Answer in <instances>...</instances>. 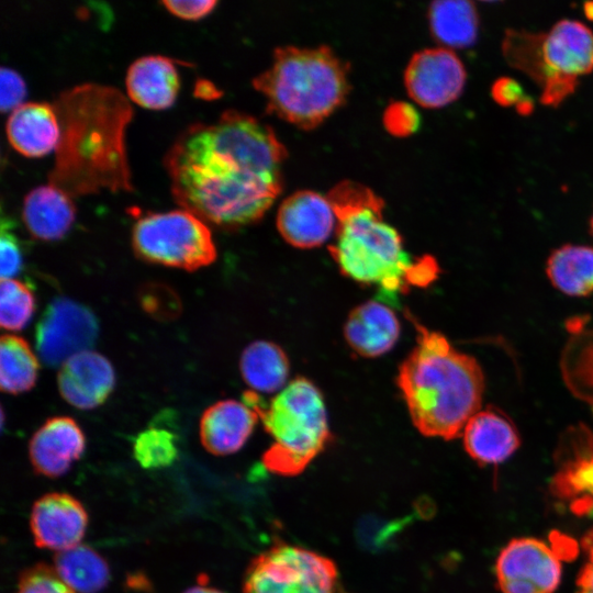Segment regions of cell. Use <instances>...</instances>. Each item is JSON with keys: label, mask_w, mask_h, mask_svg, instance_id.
Returning a JSON list of instances; mask_svg holds the SVG:
<instances>
[{"label": "cell", "mask_w": 593, "mask_h": 593, "mask_svg": "<svg viewBox=\"0 0 593 593\" xmlns=\"http://www.w3.org/2000/svg\"><path fill=\"white\" fill-rule=\"evenodd\" d=\"M286 157L268 125L227 110L181 132L164 165L178 205L205 223L236 228L260 220L276 201Z\"/></svg>", "instance_id": "6da1fadb"}, {"label": "cell", "mask_w": 593, "mask_h": 593, "mask_svg": "<svg viewBox=\"0 0 593 593\" xmlns=\"http://www.w3.org/2000/svg\"><path fill=\"white\" fill-rule=\"evenodd\" d=\"M60 137L48 183L69 197L131 191L124 134L133 110L113 87L85 83L54 101Z\"/></svg>", "instance_id": "7a4b0ae2"}, {"label": "cell", "mask_w": 593, "mask_h": 593, "mask_svg": "<svg viewBox=\"0 0 593 593\" xmlns=\"http://www.w3.org/2000/svg\"><path fill=\"white\" fill-rule=\"evenodd\" d=\"M335 211L336 239L329 254L346 277L390 294L426 287L439 272L432 256L413 259L402 236L383 219V200L365 184L345 180L326 194Z\"/></svg>", "instance_id": "3957f363"}, {"label": "cell", "mask_w": 593, "mask_h": 593, "mask_svg": "<svg viewBox=\"0 0 593 593\" xmlns=\"http://www.w3.org/2000/svg\"><path fill=\"white\" fill-rule=\"evenodd\" d=\"M416 345L399 367L396 382L412 423L427 437H458L480 411L484 377L478 361L455 349L440 333L407 315Z\"/></svg>", "instance_id": "277c9868"}, {"label": "cell", "mask_w": 593, "mask_h": 593, "mask_svg": "<svg viewBox=\"0 0 593 593\" xmlns=\"http://www.w3.org/2000/svg\"><path fill=\"white\" fill-rule=\"evenodd\" d=\"M348 68L327 46L279 47L271 66L253 86L267 100V110L303 130L321 124L346 100Z\"/></svg>", "instance_id": "5b68a950"}, {"label": "cell", "mask_w": 593, "mask_h": 593, "mask_svg": "<svg viewBox=\"0 0 593 593\" xmlns=\"http://www.w3.org/2000/svg\"><path fill=\"white\" fill-rule=\"evenodd\" d=\"M243 402L273 439L262 462L276 474L301 473L332 438L323 394L306 378L293 379L269 402L253 390L244 392Z\"/></svg>", "instance_id": "8992f818"}, {"label": "cell", "mask_w": 593, "mask_h": 593, "mask_svg": "<svg viewBox=\"0 0 593 593\" xmlns=\"http://www.w3.org/2000/svg\"><path fill=\"white\" fill-rule=\"evenodd\" d=\"M132 246L144 261L189 271L216 258L208 224L184 209L139 215L133 224Z\"/></svg>", "instance_id": "52a82bcc"}, {"label": "cell", "mask_w": 593, "mask_h": 593, "mask_svg": "<svg viewBox=\"0 0 593 593\" xmlns=\"http://www.w3.org/2000/svg\"><path fill=\"white\" fill-rule=\"evenodd\" d=\"M528 76L540 87V102L557 107L570 97L580 76L593 71V31L563 19L541 33Z\"/></svg>", "instance_id": "ba28073f"}, {"label": "cell", "mask_w": 593, "mask_h": 593, "mask_svg": "<svg viewBox=\"0 0 593 593\" xmlns=\"http://www.w3.org/2000/svg\"><path fill=\"white\" fill-rule=\"evenodd\" d=\"M336 564L329 558L289 544H277L248 564L243 593H335Z\"/></svg>", "instance_id": "9c48e42d"}, {"label": "cell", "mask_w": 593, "mask_h": 593, "mask_svg": "<svg viewBox=\"0 0 593 593\" xmlns=\"http://www.w3.org/2000/svg\"><path fill=\"white\" fill-rule=\"evenodd\" d=\"M562 577L558 553L544 540L512 539L495 561V578L502 593H553Z\"/></svg>", "instance_id": "30bf717a"}, {"label": "cell", "mask_w": 593, "mask_h": 593, "mask_svg": "<svg viewBox=\"0 0 593 593\" xmlns=\"http://www.w3.org/2000/svg\"><path fill=\"white\" fill-rule=\"evenodd\" d=\"M98 335V322L86 306L65 298L54 300L35 331L38 355L47 366L64 363L91 347Z\"/></svg>", "instance_id": "8fae6325"}, {"label": "cell", "mask_w": 593, "mask_h": 593, "mask_svg": "<svg viewBox=\"0 0 593 593\" xmlns=\"http://www.w3.org/2000/svg\"><path fill=\"white\" fill-rule=\"evenodd\" d=\"M466 78L465 66L452 49L433 47L412 56L405 69L404 83L416 103L437 109L459 98Z\"/></svg>", "instance_id": "7c38bea8"}, {"label": "cell", "mask_w": 593, "mask_h": 593, "mask_svg": "<svg viewBox=\"0 0 593 593\" xmlns=\"http://www.w3.org/2000/svg\"><path fill=\"white\" fill-rule=\"evenodd\" d=\"M88 525L83 505L67 493H48L33 504L30 526L40 548L70 549L80 544Z\"/></svg>", "instance_id": "4fadbf2b"}, {"label": "cell", "mask_w": 593, "mask_h": 593, "mask_svg": "<svg viewBox=\"0 0 593 593\" xmlns=\"http://www.w3.org/2000/svg\"><path fill=\"white\" fill-rule=\"evenodd\" d=\"M276 223L288 244L296 248H313L327 240L336 228L337 219L326 195L302 190L282 201Z\"/></svg>", "instance_id": "5bb4252c"}, {"label": "cell", "mask_w": 593, "mask_h": 593, "mask_svg": "<svg viewBox=\"0 0 593 593\" xmlns=\"http://www.w3.org/2000/svg\"><path fill=\"white\" fill-rule=\"evenodd\" d=\"M60 395L77 409H94L114 389L115 374L110 361L99 353L85 350L71 356L57 376Z\"/></svg>", "instance_id": "9a60e30c"}, {"label": "cell", "mask_w": 593, "mask_h": 593, "mask_svg": "<svg viewBox=\"0 0 593 593\" xmlns=\"http://www.w3.org/2000/svg\"><path fill=\"white\" fill-rule=\"evenodd\" d=\"M86 447L76 421L68 416L48 418L32 436L29 456L36 473L57 478L65 474Z\"/></svg>", "instance_id": "2e32d148"}, {"label": "cell", "mask_w": 593, "mask_h": 593, "mask_svg": "<svg viewBox=\"0 0 593 593\" xmlns=\"http://www.w3.org/2000/svg\"><path fill=\"white\" fill-rule=\"evenodd\" d=\"M258 419L257 413L245 402L219 401L202 414L201 443L212 455L234 454L245 445Z\"/></svg>", "instance_id": "e0dca14e"}, {"label": "cell", "mask_w": 593, "mask_h": 593, "mask_svg": "<svg viewBox=\"0 0 593 593\" xmlns=\"http://www.w3.org/2000/svg\"><path fill=\"white\" fill-rule=\"evenodd\" d=\"M400 336V322L392 309L379 301L356 306L344 326V337L350 348L366 358L388 353Z\"/></svg>", "instance_id": "ac0fdd59"}, {"label": "cell", "mask_w": 593, "mask_h": 593, "mask_svg": "<svg viewBox=\"0 0 593 593\" xmlns=\"http://www.w3.org/2000/svg\"><path fill=\"white\" fill-rule=\"evenodd\" d=\"M10 145L25 157H42L56 149L60 127L53 104L26 102L10 112L5 124Z\"/></svg>", "instance_id": "d6986e66"}, {"label": "cell", "mask_w": 593, "mask_h": 593, "mask_svg": "<svg viewBox=\"0 0 593 593\" xmlns=\"http://www.w3.org/2000/svg\"><path fill=\"white\" fill-rule=\"evenodd\" d=\"M126 92L136 104L150 110L171 107L179 90V75L172 59L146 55L134 60L125 77Z\"/></svg>", "instance_id": "ffe728a7"}, {"label": "cell", "mask_w": 593, "mask_h": 593, "mask_svg": "<svg viewBox=\"0 0 593 593\" xmlns=\"http://www.w3.org/2000/svg\"><path fill=\"white\" fill-rule=\"evenodd\" d=\"M467 454L480 465H497L511 457L519 446L513 423L490 407L475 413L462 430Z\"/></svg>", "instance_id": "44dd1931"}, {"label": "cell", "mask_w": 593, "mask_h": 593, "mask_svg": "<svg viewBox=\"0 0 593 593\" xmlns=\"http://www.w3.org/2000/svg\"><path fill=\"white\" fill-rule=\"evenodd\" d=\"M22 219L34 238L56 240L71 227L75 206L70 197L59 188L51 183L41 184L24 197Z\"/></svg>", "instance_id": "7402d4cb"}, {"label": "cell", "mask_w": 593, "mask_h": 593, "mask_svg": "<svg viewBox=\"0 0 593 593\" xmlns=\"http://www.w3.org/2000/svg\"><path fill=\"white\" fill-rule=\"evenodd\" d=\"M239 369L244 381L253 391L273 393L287 387L290 363L279 345L256 340L244 349Z\"/></svg>", "instance_id": "603a6c76"}, {"label": "cell", "mask_w": 593, "mask_h": 593, "mask_svg": "<svg viewBox=\"0 0 593 593\" xmlns=\"http://www.w3.org/2000/svg\"><path fill=\"white\" fill-rule=\"evenodd\" d=\"M430 32L446 48H465L474 44L479 31V14L471 1L446 0L430 3Z\"/></svg>", "instance_id": "cb8c5ba5"}, {"label": "cell", "mask_w": 593, "mask_h": 593, "mask_svg": "<svg viewBox=\"0 0 593 593\" xmlns=\"http://www.w3.org/2000/svg\"><path fill=\"white\" fill-rule=\"evenodd\" d=\"M546 272L555 288L572 296L593 292V247L563 245L552 251Z\"/></svg>", "instance_id": "d4e9b609"}, {"label": "cell", "mask_w": 593, "mask_h": 593, "mask_svg": "<svg viewBox=\"0 0 593 593\" xmlns=\"http://www.w3.org/2000/svg\"><path fill=\"white\" fill-rule=\"evenodd\" d=\"M54 569L70 589L79 593H98L110 581V569L104 558L81 544L57 552Z\"/></svg>", "instance_id": "484cf974"}, {"label": "cell", "mask_w": 593, "mask_h": 593, "mask_svg": "<svg viewBox=\"0 0 593 593\" xmlns=\"http://www.w3.org/2000/svg\"><path fill=\"white\" fill-rule=\"evenodd\" d=\"M38 361L29 343L16 335H3L0 340L1 390L19 394L32 389L37 379Z\"/></svg>", "instance_id": "4316f807"}, {"label": "cell", "mask_w": 593, "mask_h": 593, "mask_svg": "<svg viewBox=\"0 0 593 593\" xmlns=\"http://www.w3.org/2000/svg\"><path fill=\"white\" fill-rule=\"evenodd\" d=\"M133 455L144 469L168 467L178 456L176 435L166 428L150 426L134 439Z\"/></svg>", "instance_id": "83f0119b"}, {"label": "cell", "mask_w": 593, "mask_h": 593, "mask_svg": "<svg viewBox=\"0 0 593 593\" xmlns=\"http://www.w3.org/2000/svg\"><path fill=\"white\" fill-rule=\"evenodd\" d=\"M35 296L22 281L3 279L0 286V324L8 331L22 329L32 318Z\"/></svg>", "instance_id": "f1b7e54d"}, {"label": "cell", "mask_w": 593, "mask_h": 593, "mask_svg": "<svg viewBox=\"0 0 593 593\" xmlns=\"http://www.w3.org/2000/svg\"><path fill=\"white\" fill-rule=\"evenodd\" d=\"M16 593H76L45 563L34 564L24 570L19 578Z\"/></svg>", "instance_id": "f546056e"}, {"label": "cell", "mask_w": 593, "mask_h": 593, "mask_svg": "<svg viewBox=\"0 0 593 593\" xmlns=\"http://www.w3.org/2000/svg\"><path fill=\"white\" fill-rule=\"evenodd\" d=\"M493 100L502 107H514L522 115L530 114L534 100L524 92L521 83L511 77L496 79L491 88Z\"/></svg>", "instance_id": "4dcf8cb0"}, {"label": "cell", "mask_w": 593, "mask_h": 593, "mask_svg": "<svg viewBox=\"0 0 593 593\" xmlns=\"http://www.w3.org/2000/svg\"><path fill=\"white\" fill-rule=\"evenodd\" d=\"M8 222L2 219L0 234V253H1V280L13 279L21 270L22 250L18 237L11 232Z\"/></svg>", "instance_id": "1f68e13d"}, {"label": "cell", "mask_w": 593, "mask_h": 593, "mask_svg": "<svg viewBox=\"0 0 593 593\" xmlns=\"http://www.w3.org/2000/svg\"><path fill=\"white\" fill-rule=\"evenodd\" d=\"M26 96L24 79L12 68L0 69V109L2 112H12L23 104Z\"/></svg>", "instance_id": "d6a6232c"}, {"label": "cell", "mask_w": 593, "mask_h": 593, "mask_svg": "<svg viewBox=\"0 0 593 593\" xmlns=\"http://www.w3.org/2000/svg\"><path fill=\"white\" fill-rule=\"evenodd\" d=\"M142 304L155 316H174L179 309L176 294L166 287L153 286L143 291Z\"/></svg>", "instance_id": "836d02e7"}, {"label": "cell", "mask_w": 593, "mask_h": 593, "mask_svg": "<svg viewBox=\"0 0 593 593\" xmlns=\"http://www.w3.org/2000/svg\"><path fill=\"white\" fill-rule=\"evenodd\" d=\"M570 380L581 394L593 398V340L582 349L570 369Z\"/></svg>", "instance_id": "e575fe53"}, {"label": "cell", "mask_w": 593, "mask_h": 593, "mask_svg": "<svg viewBox=\"0 0 593 593\" xmlns=\"http://www.w3.org/2000/svg\"><path fill=\"white\" fill-rule=\"evenodd\" d=\"M169 12L184 20H199L216 5L215 0H166L161 2Z\"/></svg>", "instance_id": "d590c367"}, {"label": "cell", "mask_w": 593, "mask_h": 593, "mask_svg": "<svg viewBox=\"0 0 593 593\" xmlns=\"http://www.w3.org/2000/svg\"><path fill=\"white\" fill-rule=\"evenodd\" d=\"M577 593H593V563L590 561L580 573Z\"/></svg>", "instance_id": "8d00e7d4"}, {"label": "cell", "mask_w": 593, "mask_h": 593, "mask_svg": "<svg viewBox=\"0 0 593 593\" xmlns=\"http://www.w3.org/2000/svg\"><path fill=\"white\" fill-rule=\"evenodd\" d=\"M183 593H224L217 589L206 586L204 582L200 583L197 586H192L184 591Z\"/></svg>", "instance_id": "74e56055"}, {"label": "cell", "mask_w": 593, "mask_h": 593, "mask_svg": "<svg viewBox=\"0 0 593 593\" xmlns=\"http://www.w3.org/2000/svg\"><path fill=\"white\" fill-rule=\"evenodd\" d=\"M584 13L589 20L593 21V2L584 3Z\"/></svg>", "instance_id": "f35d334b"}, {"label": "cell", "mask_w": 593, "mask_h": 593, "mask_svg": "<svg viewBox=\"0 0 593 593\" xmlns=\"http://www.w3.org/2000/svg\"><path fill=\"white\" fill-rule=\"evenodd\" d=\"M590 230H591V234L593 235V213H592V216L590 219Z\"/></svg>", "instance_id": "ab89813d"}]
</instances>
